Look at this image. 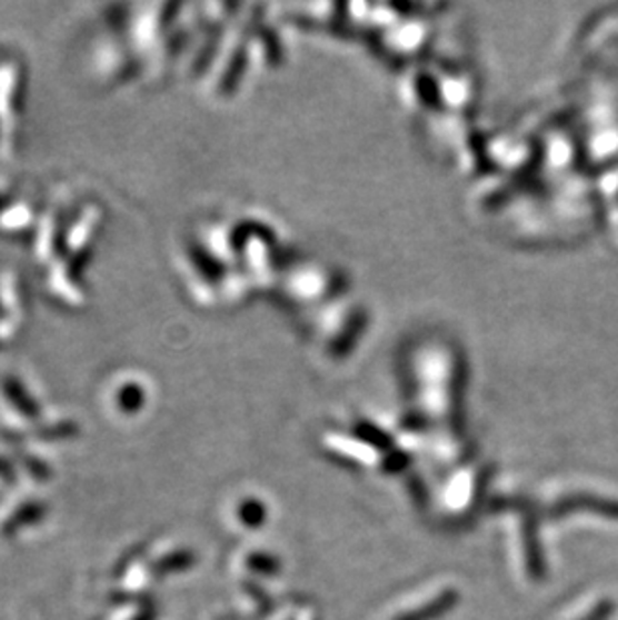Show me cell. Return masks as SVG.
I'll return each instance as SVG.
<instances>
[{"instance_id":"1","label":"cell","mask_w":618,"mask_h":620,"mask_svg":"<svg viewBox=\"0 0 618 620\" xmlns=\"http://www.w3.org/2000/svg\"><path fill=\"white\" fill-rule=\"evenodd\" d=\"M0 398L11 406L14 412L21 413L27 420L41 418V406L32 398V393L24 388V383L14 376L0 378Z\"/></svg>"},{"instance_id":"2","label":"cell","mask_w":618,"mask_h":620,"mask_svg":"<svg viewBox=\"0 0 618 620\" xmlns=\"http://www.w3.org/2000/svg\"><path fill=\"white\" fill-rule=\"evenodd\" d=\"M47 512H49V507L41 502V500L24 502V504H21V507L12 512L11 517L2 522L0 534H2V538H14L24 528L34 527V524L42 522L44 517H47Z\"/></svg>"},{"instance_id":"3","label":"cell","mask_w":618,"mask_h":620,"mask_svg":"<svg viewBox=\"0 0 618 620\" xmlns=\"http://www.w3.org/2000/svg\"><path fill=\"white\" fill-rule=\"evenodd\" d=\"M114 403L123 413L139 412L144 406L143 388L139 383H123L121 388H117L114 392Z\"/></svg>"},{"instance_id":"4","label":"cell","mask_w":618,"mask_h":620,"mask_svg":"<svg viewBox=\"0 0 618 620\" xmlns=\"http://www.w3.org/2000/svg\"><path fill=\"white\" fill-rule=\"evenodd\" d=\"M193 564V557L191 552H173L169 557H163L161 560H157L153 567L154 577H166V574H171V572H181V570L189 569Z\"/></svg>"},{"instance_id":"5","label":"cell","mask_w":618,"mask_h":620,"mask_svg":"<svg viewBox=\"0 0 618 620\" xmlns=\"http://www.w3.org/2000/svg\"><path fill=\"white\" fill-rule=\"evenodd\" d=\"M19 462H21V464L24 466V470H27L34 480H39V482H44V480L51 478L49 466L44 464L39 458H34V456L19 454Z\"/></svg>"},{"instance_id":"6","label":"cell","mask_w":618,"mask_h":620,"mask_svg":"<svg viewBox=\"0 0 618 620\" xmlns=\"http://www.w3.org/2000/svg\"><path fill=\"white\" fill-rule=\"evenodd\" d=\"M0 480H2V484H9V487H12L14 480H17L14 468H12L11 462H9L7 458H2V456H0Z\"/></svg>"},{"instance_id":"7","label":"cell","mask_w":618,"mask_h":620,"mask_svg":"<svg viewBox=\"0 0 618 620\" xmlns=\"http://www.w3.org/2000/svg\"><path fill=\"white\" fill-rule=\"evenodd\" d=\"M4 306H9V301L2 300V296H0V336H7L4 330H2V326L7 323V328H9L12 323L11 308H4Z\"/></svg>"},{"instance_id":"8","label":"cell","mask_w":618,"mask_h":620,"mask_svg":"<svg viewBox=\"0 0 618 620\" xmlns=\"http://www.w3.org/2000/svg\"><path fill=\"white\" fill-rule=\"evenodd\" d=\"M137 620H153V612H151V610H144L141 617H137Z\"/></svg>"},{"instance_id":"9","label":"cell","mask_w":618,"mask_h":620,"mask_svg":"<svg viewBox=\"0 0 618 620\" xmlns=\"http://www.w3.org/2000/svg\"><path fill=\"white\" fill-rule=\"evenodd\" d=\"M2 134H4V117L0 114V143H2Z\"/></svg>"}]
</instances>
